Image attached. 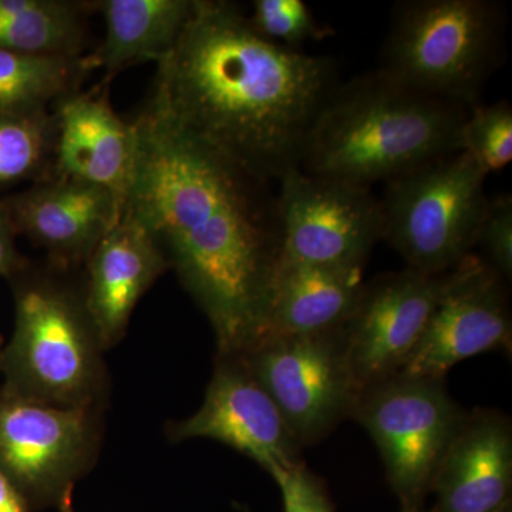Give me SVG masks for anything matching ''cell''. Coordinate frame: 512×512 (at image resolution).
Instances as JSON below:
<instances>
[{
    "instance_id": "cell-1",
    "label": "cell",
    "mask_w": 512,
    "mask_h": 512,
    "mask_svg": "<svg viewBox=\"0 0 512 512\" xmlns=\"http://www.w3.org/2000/svg\"><path fill=\"white\" fill-rule=\"evenodd\" d=\"M136 164L124 212L156 238L207 316L217 356H241L268 333L282 254L272 181L185 133L144 103L131 117Z\"/></svg>"
},
{
    "instance_id": "cell-2",
    "label": "cell",
    "mask_w": 512,
    "mask_h": 512,
    "mask_svg": "<svg viewBox=\"0 0 512 512\" xmlns=\"http://www.w3.org/2000/svg\"><path fill=\"white\" fill-rule=\"evenodd\" d=\"M156 66L151 109L275 184L301 168L316 121L342 83L335 59L269 42L228 0H198Z\"/></svg>"
},
{
    "instance_id": "cell-3",
    "label": "cell",
    "mask_w": 512,
    "mask_h": 512,
    "mask_svg": "<svg viewBox=\"0 0 512 512\" xmlns=\"http://www.w3.org/2000/svg\"><path fill=\"white\" fill-rule=\"evenodd\" d=\"M467 107L416 92L382 70L340 83L320 113L303 173L370 188L461 151Z\"/></svg>"
},
{
    "instance_id": "cell-4",
    "label": "cell",
    "mask_w": 512,
    "mask_h": 512,
    "mask_svg": "<svg viewBox=\"0 0 512 512\" xmlns=\"http://www.w3.org/2000/svg\"><path fill=\"white\" fill-rule=\"evenodd\" d=\"M8 281L15 328L3 348V389L63 409L106 407V350L87 308L83 268L26 256Z\"/></svg>"
},
{
    "instance_id": "cell-5",
    "label": "cell",
    "mask_w": 512,
    "mask_h": 512,
    "mask_svg": "<svg viewBox=\"0 0 512 512\" xmlns=\"http://www.w3.org/2000/svg\"><path fill=\"white\" fill-rule=\"evenodd\" d=\"M507 20L494 0H403L394 6L377 69L473 109L504 62Z\"/></svg>"
},
{
    "instance_id": "cell-6",
    "label": "cell",
    "mask_w": 512,
    "mask_h": 512,
    "mask_svg": "<svg viewBox=\"0 0 512 512\" xmlns=\"http://www.w3.org/2000/svg\"><path fill=\"white\" fill-rule=\"evenodd\" d=\"M485 178L476 161L458 151L386 184L382 239L406 268L444 274L473 254L488 201Z\"/></svg>"
},
{
    "instance_id": "cell-7",
    "label": "cell",
    "mask_w": 512,
    "mask_h": 512,
    "mask_svg": "<svg viewBox=\"0 0 512 512\" xmlns=\"http://www.w3.org/2000/svg\"><path fill=\"white\" fill-rule=\"evenodd\" d=\"M104 410L47 406L0 386V471L30 512H74V487L99 458Z\"/></svg>"
},
{
    "instance_id": "cell-8",
    "label": "cell",
    "mask_w": 512,
    "mask_h": 512,
    "mask_svg": "<svg viewBox=\"0 0 512 512\" xmlns=\"http://www.w3.org/2000/svg\"><path fill=\"white\" fill-rule=\"evenodd\" d=\"M446 377L397 373L360 390L352 419L369 433L403 508H423L441 458L466 419Z\"/></svg>"
},
{
    "instance_id": "cell-9",
    "label": "cell",
    "mask_w": 512,
    "mask_h": 512,
    "mask_svg": "<svg viewBox=\"0 0 512 512\" xmlns=\"http://www.w3.org/2000/svg\"><path fill=\"white\" fill-rule=\"evenodd\" d=\"M302 448L352 419L359 387L343 328L312 335L268 336L241 355Z\"/></svg>"
},
{
    "instance_id": "cell-10",
    "label": "cell",
    "mask_w": 512,
    "mask_h": 512,
    "mask_svg": "<svg viewBox=\"0 0 512 512\" xmlns=\"http://www.w3.org/2000/svg\"><path fill=\"white\" fill-rule=\"evenodd\" d=\"M282 256L305 264L365 269L383 237L372 190L293 168L278 181Z\"/></svg>"
},
{
    "instance_id": "cell-11",
    "label": "cell",
    "mask_w": 512,
    "mask_h": 512,
    "mask_svg": "<svg viewBox=\"0 0 512 512\" xmlns=\"http://www.w3.org/2000/svg\"><path fill=\"white\" fill-rule=\"evenodd\" d=\"M512 315L507 281L481 256L468 255L446 284L404 375L446 377L451 367L488 352H511Z\"/></svg>"
},
{
    "instance_id": "cell-12",
    "label": "cell",
    "mask_w": 512,
    "mask_h": 512,
    "mask_svg": "<svg viewBox=\"0 0 512 512\" xmlns=\"http://www.w3.org/2000/svg\"><path fill=\"white\" fill-rule=\"evenodd\" d=\"M448 272L427 275L404 268L365 282L343 326L359 390L402 372L423 336Z\"/></svg>"
},
{
    "instance_id": "cell-13",
    "label": "cell",
    "mask_w": 512,
    "mask_h": 512,
    "mask_svg": "<svg viewBox=\"0 0 512 512\" xmlns=\"http://www.w3.org/2000/svg\"><path fill=\"white\" fill-rule=\"evenodd\" d=\"M165 433L171 443L218 441L251 458L268 474L302 463L301 444L241 356L215 357L200 410L188 419L171 421Z\"/></svg>"
},
{
    "instance_id": "cell-14",
    "label": "cell",
    "mask_w": 512,
    "mask_h": 512,
    "mask_svg": "<svg viewBox=\"0 0 512 512\" xmlns=\"http://www.w3.org/2000/svg\"><path fill=\"white\" fill-rule=\"evenodd\" d=\"M3 201L19 237L70 268H84L124 214L114 192L66 177L30 184Z\"/></svg>"
},
{
    "instance_id": "cell-15",
    "label": "cell",
    "mask_w": 512,
    "mask_h": 512,
    "mask_svg": "<svg viewBox=\"0 0 512 512\" xmlns=\"http://www.w3.org/2000/svg\"><path fill=\"white\" fill-rule=\"evenodd\" d=\"M109 80L64 94L52 106L56 126L55 175L100 185L126 205L133 180L137 131L110 101Z\"/></svg>"
},
{
    "instance_id": "cell-16",
    "label": "cell",
    "mask_w": 512,
    "mask_h": 512,
    "mask_svg": "<svg viewBox=\"0 0 512 512\" xmlns=\"http://www.w3.org/2000/svg\"><path fill=\"white\" fill-rule=\"evenodd\" d=\"M511 490L510 417L483 407L467 412L434 474L430 512H498L512 501Z\"/></svg>"
},
{
    "instance_id": "cell-17",
    "label": "cell",
    "mask_w": 512,
    "mask_h": 512,
    "mask_svg": "<svg viewBox=\"0 0 512 512\" xmlns=\"http://www.w3.org/2000/svg\"><path fill=\"white\" fill-rule=\"evenodd\" d=\"M168 269L156 238L124 212L83 268L87 308L106 352L126 336L137 303Z\"/></svg>"
},
{
    "instance_id": "cell-18",
    "label": "cell",
    "mask_w": 512,
    "mask_h": 512,
    "mask_svg": "<svg viewBox=\"0 0 512 512\" xmlns=\"http://www.w3.org/2000/svg\"><path fill=\"white\" fill-rule=\"evenodd\" d=\"M198 0H93L104 22L103 39L83 56L90 73L104 79L138 63L160 62L194 16Z\"/></svg>"
},
{
    "instance_id": "cell-19",
    "label": "cell",
    "mask_w": 512,
    "mask_h": 512,
    "mask_svg": "<svg viewBox=\"0 0 512 512\" xmlns=\"http://www.w3.org/2000/svg\"><path fill=\"white\" fill-rule=\"evenodd\" d=\"M363 285L362 268L305 264L281 255L265 338L342 329Z\"/></svg>"
},
{
    "instance_id": "cell-20",
    "label": "cell",
    "mask_w": 512,
    "mask_h": 512,
    "mask_svg": "<svg viewBox=\"0 0 512 512\" xmlns=\"http://www.w3.org/2000/svg\"><path fill=\"white\" fill-rule=\"evenodd\" d=\"M93 15V0H0V50L84 56Z\"/></svg>"
},
{
    "instance_id": "cell-21",
    "label": "cell",
    "mask_w": 512,
    "mask_h": 512,
    "mask_svg": "<svg viewBox=\"0 0 512 512\" xmlns=\"http://www.w3.org/2000/svg\"><path fill=\"white\" fill-rule=\"evenodd\" d=\"M90 72L83 56H46L0 50V114L52 109L64 94L82 89Z\"/></svg>"
},
{
    "instance_id": "cell-22",
    "label": "cell",
    "mask_w": 512,
    "mask_h": 512,
    "mask_svg": "<svg viewBox=\"0 0 512 512\" xmlns=\"http://www.w3.org/2000/svg\"><path fill=\"white\" fill-rule=\"evenodd\" d=\"M52 110L0 114V185L35 184L55 175Z\"/></svg>"
},
{
    "instance_id": "cell-23",
    "label": "cell",
    "mask_w": 512,
    "mask_h": 512,
    "mask_svg": "<svg viewBox=\"0 0 512 512\" xmlns=\"http://www.w3.org/2000/svg\"><path fill=\"white\" fill-rule=\"evenodd\" d=\"M461 151L485 174L503 170L512 160V106L501 100L477 104L461 128Z\"/></svg>"
},
{
    "instance_id": "cell-24",
    "label": "cell",
    "mask_w": 512,
    "mask_h": 512,
    "mask_svg": "<svg viewBox=\"0 0 512 512\" xmlns=\"http://www.w3.org/2000/svg\"><path fill=\"white\" fill-rule=\"evenodd\" d=\"M248 19L258 35L292 50L335 35L320 25L303 0H255Z\"/></svg>"
},
{
    "instance_id": "cell-25",
    "label": "cell",
    "mask_w": 512,
    "mask_h": 512,
    "mask_svg": "<svg viewBox=\"0 0 512 512\" xmlns=\"http://www.w3.org/2000/svg\"><path fill=\"white\" fill-rule=\"evenodd\" d=\"M476 247L483 248L481 258L505 281L512 279V197L500 194L488 198L483 220L478 229Z\"/></svg>"
},
{
    "instance_id": "cell-26",
    "label": "cell",
    "mask_w": 512,
    "mask_h": 512,
    "mask_svg": "<svg viewBox=\"0 0 512 512\" xmlns=\"http://www.w3.org/2000/svg\"><path fill=\"white\" fill-rule=\"evenodd\" d=\"M278 484L284 512H335L325 484L305 464L278 467L269 473Z\"/></svg>"
},
{
    "instance_id": "cell-27",
    "label": "cell",
    "mask_w": 512,
    "mask_h": 512,
    "mask_svg": "<svg viewBox=\"0 0 512 512\" xmlns=\"http://www.w3.org/2000/svg\"><path fill=\"white\" fill-rule=\"evenodd\" d=\"M19 235L3 198H0V276L8 279L25 261L20 254L16 239Z\"/></svg>"
},
{
    "instance_id": "cell-28",
    "label": "cell",
    "mask_w": 512,
    "mask_h": 512,
    "mask_svg": "<svg viewBox=\"0 0 512 512\" xmlns=\"http://www.w3.org/2000/svg\"><path fill=\"white\" fill-rule=\"evenodd\" d=\"M0 512H30L22 495L0 471Z\"/></svg>"
},
{
    "instance_id": "cell-29",
    "label": "cell",
    "mask_w": 512,
    "mask_h": 512,
    "mask_svg": "<svg viewBox=\"0 0 512 512\" xmlns=\"http://www.w3.org/2000/svg\"><path fill=\"white\" fill-rule=\"evenodd\" d=\"M3 348H5V345H3V340L0 338V375H2Z\"/></svg>"
},
{
    "instance_id": "cell-30",
    "label": "cell",
    "mask_w": 512,
    "mask_h": 512,
    "mask_svg": "<svg viewBox=\"0 0 512 512\" xmlns=\"http://www.w3.org/2000/svg\"><path fill=\"white\" fill-rule=\"evenodd\" d=\"M498 512H512V501H510V503L507 505H504V507L501 508V510Z\"/></svg>"
},
{
    "instance_id": "cell-31",
    "label": "cell",
    "mask_w": 512,
    "mask_h": 512,
    "mask_svg": "<svg viewBox=\"0 0 512 512\" xmlns=\"http://www.w3.org/2000/svg\"><path fill=\"white\" fill-rule=\"evenodd\" d=\"M402 512H427L423 508H403Z\"/></svg>"
}]
</instances>
